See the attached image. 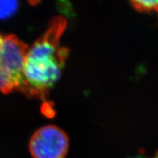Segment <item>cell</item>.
<instances>
[{"instance_id":"7a4b0ae2","label":"cell","mask_w":158,"mask_h":158,"mask_svg":"<svg viewBox=\"0 0 158 158\" xmlns=\"http://www.w3.org/2000/svg\"><path fill=\"white\" fill-rule=\"evenodd\" d=\"M68 149V135L54 125L40 128L29 141V151L33 158H65Z\"/></svg>"},{"instance_id":"277c9868","label":"cell","mask_w":158,"mask_h":158,"mask_svg":"<svg viewBox=\"0 0 158 158\" xmlns=\"http://www.w3.org/2000/svg\"><path fill=\"white\" fill-rule=\"evenodd\" d=\"M19 7V0H0V20L9 19Z\"/></svg>"},{"instance_id":"3957f363","label":"cell","mask_w":158,"mask_h":158,"mask_svg":"<svg viewBox=\"0 0 158 158\" xmlns=\"http://www.w3.org/2000/svg\"><path fill=\"white\" fill-rule=\"evenodd\" d=\"M28 50V45L15 35L4 36L0 52V64L19 91L23 82V67Z\"/></svg>"},{"instance_id":"5b68a950","label":"cell","mask_w":158,"mask_h":158,"mask_svg":"<svg viewBox=\"0 0 158 158\" xmlns=\"http://www.w3.org/2000/svg\"><path fill=\"white\" fill-rule=\"evenodd\" d=\"M136 10L139 12H157L158 0H130Z\"/></svg>"},{"instance_id":"6da1fadb","label":"cell","mask_w":158,"mask_h":158,"mask_svg":"<svg viewBox=\"0 0 158 158\" xmlns=\"http://www.w3.org/2000/svg\"><path fill=\"white\" fill-rule=\"evenodd\" d=\"M66 27L64 18H55L43 37L29 47L20 89L29 97L44 98L60 78L69 54L68 48L60 46Z\"/></svg>"},{"instance_id":"8992f818","label":"cell","mask_w":158,"mask_h":158,"mask_svg":"<svg viewBox=\"0 0 158 158\" xmlns=\"http://www.w3.org/2000/svg\"><path fill=\"white\" fill-rule=\"evenodd\" d=\"M3 39H4V36L1 34V33H0V52H1L2 45V43H3Z\"/></svg>"}]
</instances>
